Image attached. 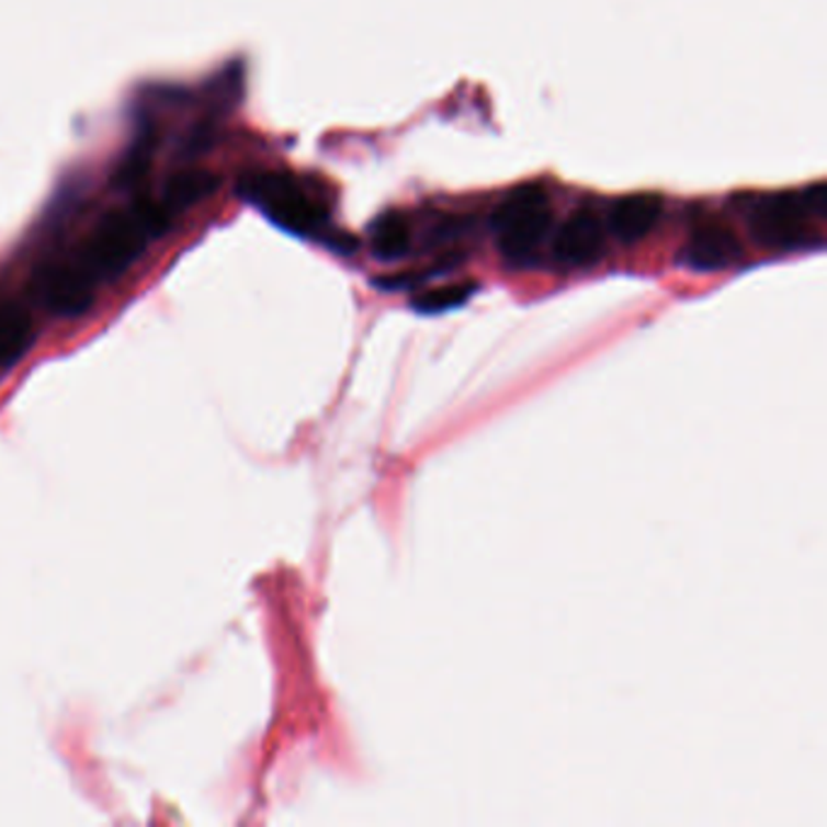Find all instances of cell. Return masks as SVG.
I'll use <instances>...</instances> for the list:
<instances>
[{
	"mask_svg": "<svg viewBox=\"0 0 827 827\" xmlns=\"http://www.w3.org/2000/svg\"><path fill=\"white\" fill-rule=\"evenodd\" d=\"M476 290H478L476 282L446 284V286H440V290H430L412 298V308H416L418 314H428V316L452 311V308L464 306L468 298L476 294Z\"/></svg>",
	"mask_w": 827,
	"mask_h": 827,
	"instance_id": "obj_12",
	"label": "cell"
},
{
	"mask_svg": "<svg viewBox=\"0 0 827 827\" xmlns=\"http://www.w3.org/2000/svg\"><path fill=\"white\" fill-rule=\"evenodd\" d=\"M410 250V226L400 214L378 216L372 226V252L376 260L394 262Z\"/></svg>",
	"mask_w": 827,
	"mask_h": 827,
	"instance_id": "obj_10",
	"label": "cell"
},
{
	"mask_svg": "<svg viewBox=\"0 0 827 827\" xmlns=\"http://www.w3.org/2000/svg\"><path fill=\"white\" fill-rule=\"evenodd\" d=\"M172 216L175 214L168 209L163 200H144L126 206V209L110 212L102 216L73 260L95 284L120 277L141 258V252L154 238L168 231Z\"/></svg>",
	"mask_w": 827,
	"mask_h": 827,
	"instance_id": "obj_1",
	"label": "cell"
},
{
	"mask_svg": "<svg viewBox=\"0 0 827 827\" xmlns=\"http://www.w3.org/2000/svg\"><path fill=\"white\" fill-rule=\"evenodd\" d=\"M216 180L212 172L204 170H190V172H180V175L172 178L166 188L163 194V204L172 214H178L182 209H188L194 202L204 200L216 188Z\"/></svg>",
	"mask_w": 827,
	"mask_h": 827,
	"instance_id": "obj_11",
	"label": "cell"
},
{
	"mask_svg": "<svg viewBox=\"0 0 827 827\" xmlns=\"http://www.w3.org/2000/svg\"><path fill=\"white\" fill-rule=\"evenodd\" d=\"M492 231L502 258L514 265L530 260L551 226V204L539 185H522L505 197L492 212Z\"/></svg>",
	"mask_w": 827,
	"mask_h": 827,
	"instance_id": "obj_3",
	"label": "cell"
},
{
	"mask_svg": "<svg viewBox=\"0 0 827 827\" xmlns=\"http://www.w3.org/2000/svg\"><path fill=\"white\" fill-rule=\"evenodd\" d=\"M34 290L52 314L64 318L83 316L95 302V282L73 256L42 265L34 274Z\"/></svg>",
	"mask_w": 827,
	"mask_h": 827,
	"instance_id": "obj_5",
	"label": "cell"
},
{
	"mask_svg": "<svg viewBox=\"0 0 827 827\" xmlns=\"http://www.w3.org/2000/svg\"><path fill=\"white\" fill-rule=\"evenodd\" d=\"M662 214V200L658 194H626L619 202H614L612 212H609V228L626 246H634L638 240L646 238L656 224L660 222Z\"/></svg>",
	"mask_w": 827,
	"mask_h": 827,
	"instance_id": "obj_8",
	"label": "cell"
},
{
	"mask_svg": "<svg viewBox=\"0 0 827 827\" xmlns=\"http://www.w3.org/2000/svg\"><path fill=\"white\" fill-rule=\"evenodd\" d=\"M743 258V243L730 226L721 222L699 224L682 248V262L696 272L728 270Z\"/></svg>",
	"mask_w": 827,
	"mask_h": 827,
	"instance_id": "obj_6",
	"label": "cell"
},
{
	"mask_svg": "<svg viewBox=\"0 0 827 827\" xmlns=\"http://www.w3.org/2000/svg\"><path fill=\"white\" fill-rule=\"evenodd\" d=\"M811 214L803 194H772L752 206L748 216L755 240L764 248L794 250L808 246L813 236Z\"/></svg>",
	"mask_w": 827,
	"mask_h": 827,
	"instance_id": "obj_4",
	"label": "cell"
},
{
	"mask_svg": "<svg viewBox=\"0 0 827 827\" xmlns=\"http://www.w3.org/2000/svg\"><path fill=\"white\" fill-rule=\"evenodd\" d=\"M604 252V228L592 209L573 212L558 228L554 256L566 268H590Z\"/></svg>",
	"mask_w": 827,
	"mask_h": 827,
	"instance_id": "obj_7",
	"label": "cell"
},
{
	"mask_svg": "<svg viewBox=\"0 0 827 827\" xmlns=\"http://www.w3.org/2000/svg\"><path fill=\"white\" fill-rule=\"evenodd\" d=\"M34 340L32 318L15 304L0 306V370L15 364Z\"/></svg>",
	"mask_w": 827,
	"mask_h": 827,
	"instance_id": "obj_9",
	"label": "cell"
},
{
	"mask_svg": "<svg viewBox=\"0 0 827 827\" xmlns=\"http://www.w3.org/2000/svg\"><path fill=\"white\" fill-rule=\"evenodd\" d=\"M243 200L260 206L268 219L296 236H314L326 226V209L284 172H252L238 185Z\"/></svg>",
	"mask_w": 827,
	"mask_h": 827,
	"instance_id": "obj_2",
	"label": "cell"
}]
</instances>
